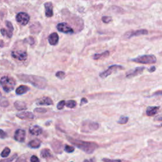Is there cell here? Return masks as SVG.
<instances>
[{"mask_svg": "<svg viewBox=\"0 0 162 162\" xmlns=\"http://www.w3.org/2000/svg\"><path fill=\"white\" fill-rule=\"evenodd\" d=\"M65 105V101L64 100L60 101L57 105V108L58 110H62L64 108Z\"/></svg>", "mask_w": 162, "mask_h": 162, "instance_id": "cell-35", "label": "cell"}, {"mask_svg": "<svg viewBox=\"0 0 162 162\" xmlns=\"http://www.w3.org/2000/svg\"><path fill=\"white\" fill-rule=\"evenodd\" d=\"M16 116L22 120H30L33 119L34 118V115L33 113L31 112H23L18 113L16 115Z\"/></svg>", "mask_w": 162, "mask_h": 162, "instance_id": "cell-15", "label": "cell"}, {"mask_svg": "<svg viewBox=\"0 0 162 162\" xmlns=\"http://www.w3.org/2000/svg\"><path fill=\"white\" fill-rule=\"evenodd\" d=\"M40 156H41L43 158H49L52 156V155H51L50 150L48 148H45V149L42 150L41 151H40Z\"/></svg>", "mask_w": 162, "mask_h": 162, "instance_id": "cell-26", "label": "cell"}, {"mask_svg": "<svg viewBox=\"0 0 162 162\" xmlns=\"http://www.w3.org/2000/svg\"><path fill=\"white\" fill-rule=\"evenodd\" d=\"M5 25L7 27V37L8 38H11L13 36V30H14V28H13V26L11 22L10 21H6L5 22Z\"/></svg>", "mask_w": 162, "mask_h": 162, "instance_id": "cell-25", "label": "cell"}, {"mask_svg": "<svg viewBox=\"0 0 162 162\" xmlns=\"http://www.w3.org/2000/svg\"><path fill=\"white\" fill-rule=\"evenodd\" d=\"M145 69V67H136L133 69H131L126 73V77L132 78V77H136L138 75L141 74V73H143V70Z\"/></svg>", "mask_w": 162, "mask_h": 162, "instance_id": "cell-12", "label": "cell"}, {"mask_svg": "<svg viewBox=\"0 0 162 162\" xmlns=\"http://www.w3.org/2000/svg\"><path fill=\"white\" fill-rule=\"evenodd\" d=\"M17 22L21 26H26L30 20V16L25 12H19L16 15Z\"/></svg>", "mask_w": 162, "mask_h": 162, "instance_id": "cell-6", "label": "cell"}, {"mask_svg": "<svg viewBox=\"0 0 162 162\" xmlns=\"http://www.w3.org/2000/svg\"><path fill=\"white\" fill-rule=\"evenodd\" d=\"M110 55V52L108 51H105L104 52H103L102 53H97V54H94L93 56V58L95 60H99L101 59H103L105 58L108 57V56Z\"/></svg>", "mask_w": 162, "mask_h": 162, "instance_id": "cell-23", "label": "cell"}, {"mask_svg": "<svg viewBox=\"0 0 162 162\" xmlns=\"http://www.w3.org/2000/svg\"><path fill=\"white\" fill-rule=\"evenodd\" d=\"M129 120V118L127 117H125V116H122L120 117V118H119L118 123L119 124H126L127 123V122Z\"/></svg>", "mask_w": 162, "mask_h": 162, "instance_id": "cell-31", "label": "cell"}, {"mask_svg": "<svg viewBox=\"0 0 162 162\" xmlns=\"http://www.w3.org/2000/svg\"><path fill=\"white\" fill-rule=\"evenodd\" d=\"M59 40V36L57 33L53 32L48 37V41L49 43L51 46H55L58 44Z\"/></svg>", "mask_w": 162, "mask_h": 162, "instance_id": "cell-18", "label": "cell"}, {"mask_svg": "<svg viewBox=\"0 0 162 162\" xmlns=\"http://www.w3.org/2000/svg\"><path fill=\"white\" fill-rule=\"evenodd\" d=\"M123 69H124V68L122 65H111L108 68L107 70L100 73L99 77L102 79H105V78H107V77H108L110 75H111L113 72H115L118 70H123Z\"/></svg>", "mask_w": 162, "mask_h": 162, "instance_id": "cell-5", "label": "cell"}, {"mask_svg": "<svg viewBox=\"0 0 162 162\" xmlns=\"http://www.w3.org/2000/svg\"><path fill=\"white\" fill-rule=\"evenodd\" d=\"M103 162H122L121 160H111L108 158H103Z\"/></svg>", "mask_w": 162, "mask_h": 162, "instance_id": "cell-38", "label": "cell"}, {"mask_svg": "<svg viewBox=\"0 0 162 162\" xmlns=\"http://www.w3.org/2000/svg\"><path fill=\"white\" fill-rule=\"evenodd\" d=\"M42 30V26L38 22H33L30 26V31L32 34H39Z\"/></svg>", "mask_w": 162, "mask_h": 162, "instance_id": "cell-16", "label": "cell"}, {"mask_svg": "<svg viewBox=\"0 0 162 162\" xmlns=\"http://www.w3.org/2000/svg\"><path fill=\"white\" fill-rule=\"evenodd\" d=\"M65 105L67 107L69 108H74L76 107L77 105V103L76 101L74 100H69L67 102H65Z\"/></svg>", "mask_w": 162, "mask_h": 162, "instance_id": "cell-28", "label": "cell"}, {"mask_svg": "<svg viewBox=\"0 0 162 162\" xmlns=\"http://www.w3.org/2000/svg\"><path fill=\"white\" fill-rule=\"evenodd\" d=\"M156 70V67L155 66H152L151 67V68L149 69V72H153Z\"/></svg>", "mask_w": 162, "mask_h": 162, "instance_id": "cell-45", "label": "cell"}, {"mask_svg": "<svg viewBox=\"0 0 162 162\" xmlns=\"http://www.w3.org/2000/svg\"><path fill=\"white\" fill-rule=\"evenodd\" d=\"M11 153V150L8 147L5 148V149L3 150V151L1 153V156L3 158H7L9 156V155Z\"/></svg>", "mask_w": 162, "mask_h": 162, "instance_id": "cell-29", "label": "cell"}, {"mask_svg": "<svg viewBox=\"0 0 162 162\" xmlns=\"http://www.w3.org/2000/svg\"><path fill=\"white\" fill-rule=\"evenodd\" d=\"M99 125L97 122H86L83 124L82 131L83 132H91L95 131L99 129Z\"/></svg>", "mask_w": 162, "mask_h": 162, "instance_id": "cell-7", "label": "cell"}, {"mask_svg": "<svg viewBox=\"0 0 162 162\" xmlns=\"http://www.w3.org/2000/svg\"><path fill=\"white\" fill-rule=\"evenodd\" d=\"M64 151L68 153H71L75 151V148L73 146H71L69 145H65L64 146Z\"/></svg>", "mask_w": 162, "mask_h": 162, "instance_id": "cell-34", "label": "cell"}, {"mask_svg": "<svg viewBox=\"0 0 162 162\" xmlns=\"http://www.w3.org/2000/svg\"><path fill=\"white\" fill-rule=\"evenodd\" d=\"M51 147L55 151V153L57 154H61L62 153L64 150V146L63 144L61 141L57 140V139H53L51 142Z\"/></svg>", "mask_w": 162, "mask_h": 162, "instance_id": "cell-10", "label": "cell"}, {"mask_svg": "<svg viewBox=\"0 0 162 162\" xmlns=\"http://www.w3.org/2000/svg\"><path fill=\"white\" fill-rule=\"evenodd\" d=\"M0 84L6 93H10L13 91L16 85L15 80L8 75L3 76L0 79Z\"/></svg>", "mask_w": 162, "mask_h": 162, "instance_id": "cell-3", "label": "cell"}, {"mask_svg": "<svg viewBox=\"0 0 162 162\" xmlns=\"http://www.w3.org/2000/svg\"><path fill=\"white\" fill-rule=\"evenodd\" d=\"M45 15L46 17H51L53 15V7L51 2L45 3Z\"/></svg>", "mask_w": 162, "mask_h": 162, "instance_id": "cell-17", "label": "cell"}, {"mask_svg": "<svg viewBox=\"0 0 162 162\" xmlns=\"http://www.w3.org/2000/svg\"><path fill=\"white\" fill-rule=\"evenodd\" d=\"M88 103V100L86 99V98H83L82 99H81V102H80V106H83V105H84V104H86Z\"/></svg>", "mask_w": 162, "mask_h": 162, "instance_id": "cell-42", "label": "cell"}, {"mask_svg": "<svg viewBox=\"0 0 162 162\" xmlns=\"http://www.w3.org/2000/svg\"><path fill=\"white\" fill-rule=\"evenodd\" d=\"M1 33H2V34L3 36H7V29H1Z\"/></svg>", "mask_w": 162, "mask_h": 162, "instance_id": "cell-43", "label": "cell"}, {"mask_svg": "<svg viewBox=\"0 0 162 162\" xmlns=\"http://www.w3.org/2000/svg\"><path fill=\"white\" fill-rule=\"evenodd\" d=\"M8 136V134L2 129H0V137L2 139H5Z\"/></svg>", "mask_w": 162, "mask_h": 162, "instance_id": "cell-39", "label": "cell"}, {"mask_svg": "<svg viewBox=\"0 0 162 162\" xmlns=\"http://www.w3.org/2000/svg\"><path fill=\"white\" fill-rule=\"evenodd\" d=\"M71 162H73V161H71Z\"/></svg>", "mask_w": 162, "mask_h": 162, "instance_id": "cell-47", "label": "cell"}, {"mask_svg": "<svg viewBox=\"0 0 162 162\" xmlns=\"http://www.w3.org/2000/svg\"><path fill=\"white\" fill-rule=\"evenodd\" d=\"M26 132L23 129H17L14 134V139L19 143H24L26 140Z\"/></svg>", "mask_w": 162, "mask_h": 162, "instance_id": "cell-11", "label": "cell"}, {"mask_svg": "<svg viewBox=\"0 0 162 162\" xmlns=\"http://www.w3.org/2000/svg\"><path fill=\"white\" fill-rule=\"evenodd\" d=\"M34 112L39 113H45L47 112V109L44 108H36L34 109Z\"/></svg>", "mask_w": 162, "mask_h": 162, "instance_id": "cell-37", "label": "cell"}, {"mask_svg": "<svg viewBox=\"0 0 162 162\" xmlns=\"http://www.w3.org/2000/svg\"><path fill=\"white\" fill-rule=\"evenodd\" d=\"M36 104L37 105H51L53 104L52 99L49 97H43L39 99L36 101Z\"/></svg>", "mask_w": 162, "mask_h": 162, "instance_id": "cell-14", "label": "cell"}, {"mask_svg": "<svg viewBox=\"0 0 162 162\" xmlns=\"http://www.w3.org/2000/svg\"><path fill=\"white\" fill-rule=\"evenodd\" d=\"M112 18L111 17H108V16H104L102 17V21L105 23V24H108L110 22H112Z\"/></svg>", "mask_w": 162, "mask_h": 162, "instance_id": "cell-36", "label": "cell"}, {"mask_svg": "<svg viewBox=\"0 0 162 162\" xmlns=\"http://www.w3.org/2000/svg\"><path fill=\"white\" fill-rule=\"evenodd\" d=\"M17 156H18L17 154L15 153V154H14L13 155H12V156H10V158L1 160H0V162H12V161H13L15 158H17Z\"/></svg>", "mask_w": 162, "mask_h": 162, "instance_id": "cell-32", "label": "cell"}, {"mask_svg": "<svg viewBox=\"0 0 162 162\" xmlns=\"http://www.w3.org/2000/svg\"><path fill=\"white\" fill-rule=\"evenodd\" d=\"M133 62L142 64H152L156 62V58L153 55L139 56L138 57L131 59Z\"/></svg>", "mask_w": 162, "mask_h": 162, "instance_id": "cell-4", "label": "cell"}, {"mask_svg": "<svg viewBox=\"0 0 162 162\" xmlns=\"http://www.w3.org/2000/svg\"><path fill=\"white\" fill-rule=\"evenodd\" d=\"M159 109V107H149L146 109V115L150 117L153 116L157 113Z\"/></svg>", "mask_w": 162, "mask_h": 162, "instance_id": "cell-24", "label": "cell"}, {"mask_svg": "<svg viewBox=\"0 0 162 162\" xmlns=\"http://www.w3.org/2000/svg\"><path fill=\"white\" fill-rule=\"evenodd\" d=\"M24 43L29 44L30 45H34L35 44V40H34V39L32 37L30 36V37H28L26 38L24 40Z\"/></svg>", "mask_w": 162, "mask_h": 162, "instance_id": "cell-30", "label": "cell"}, {"mask_svg": "<svg viewBox=\"0 0 162 162\" xmlns=\"http://www.w3.org/2000/svg\"><path fill=\"white\" fill-rule=\"evenodd\" d=\"M15 162H27V161L24 156H21L17 159Z\"/></svg>", "mask_w": 162, "mask_h": 162, "instance_id": "cell-40", "label": "cell"}, {"mask_svg": "<svg viewBox=\"0 0 162 162\" xmlns=\"http://www.w3.org/2000/svg\"><path fill=\"white\" fill-rule=\"evenodd\" d=\"M14 107L18 111L25 110L27 108L26 103L25 102H24V101H15V102L14 103Z\"/></svg>", "mask_w": 162, "mask_h": 162, "instance_id": "cell-20", "label": "cell"}, {"mask_svg": "<svg viewBox=\"0 0 162 162\" xmlns=\"http://www.w3.org/2000/svg\"><path fill=\"white\" fill-rule=\"evenodd\" d=\"M10 105V103L8 99H7L5 98H2L0 99V107H8Z\"/></svg>", "mask_w": 162, "mask_h": 162, "instance_id": "cell-27", "label": "cell"}, {"mask_svg": "<svg viewBox=\"0 0 162 162\" xmlns=\"http://www.w3.org/2000/svg\"><path fill=\"white\" fill-rule=\"evenodd\" d=\"M12 56L19 61H25L27 58V53L25 51L15 50L12 52Z\"/></svg>", "mask_w": 162, "mask_h": 162, "instance_id": "cell-8", "label": "cell"}, {"mask_svg": "<svg viewBox=\"0 0 162 162\" xmlns=\"http://www.w3.org/2000/svg\"><path fill=\"white\" fill-rule=\"evenodd\" d=\"M31 162H40V160L37 156L32 155L31 158Z\"/></svg>", "mask_w": 162, "mask_h": 162, "instance_id": "cell-41", "label": "cell"}, {"mask_svg": "<svg viewBox=\"0 0 162 162\" xmlns=\"http://www.w3.org/2000/svg\"><path fill=\"white\" fill-rule=\"evenodd\" d=\"M29 90H30V88L29 87L24 86V85H21L17 88L15 93L18 95H22V94H24L27 93Z\"/></svg>", "mask_w": 162, "mask_h": 162, "instance_id": "cell-22", "label": "cell"}, {"mask_svg": "<svg viewBox=\"0 0 162 162\" xmlns=\"http://www.w3.org/2000/svg\"><path fill=\"white\" fill-rule=\"evenodd\" d=\"M56 29L58 31L64 34H73L74 32V29L65 22L58 24L56 26Z\"/></svg>", "mask_w": 162, "mask_h": 162, "instance_id": "cell-9", "label": "cell"}, {"mask_svg": "<svg viewBox=\"0 0 162 162\" xmlns=\"http://www.w3.org/2000/svg\"><path fill=\"white\" fill-rule=\"evenodd\" d=\"M56 77L57 78H58L59 79L62 80V79H64L65 78L66 74H65V73L64 72H63V71H59V72H57L56 73Z\"/></svg>", "mask_w": 162, "mask_h": 162, "instance_id": "cell-33", "label": "cell"}, {"mask_svg": "<svg viewBox=\"0 0 162 162\" xmlns=\"http://www.w3.org/2000/svg\"><path fill=\"white\" fill-rule=\"evenodd\" d=\"M2 93H1V92H0V97H1V96H2Z\"/></svg>", "mask_w": 162, "mask_h": 162, "instance_id": "cell-46", "label": "cell"}, {"mask_svg": "<svg viewBox=\"0 0 162 162\" xmlns=\"http://www.w3.org/2000/svg\"><path fill=\"white\" fill-rule=\"evenodd\" d=\"M84 162H95V160H94V158L86 159V160H84Z\"/></svg>", "mask_w": 162, "mask_h": 162, "instance_id": "cell-44", "label": "cell"}, {"mask_svg": "<svg viewBox=\"0 0 162 162\" xmlns=\"http://www.w3.org/2000/svg\"><path fill=\"white\" fill-rule=\"evenodd\" d=\"M148 33V31L146 29H140L137 30L135 31H129L125 34L124 37L126 39H130L131 37H135V36H139L141 35H145Z\"/></svg>", "mask_w": 162, "mask_h": 162, "instance_id": "cell-13", "label": "cell"}, {"mask_svg": "<svg viewBox=\"0 0 162 162\" xmlns=\"http://www.w3.org/2000/svg\"><path fill=\"white\" fill-rule=\"evenodd\" d=\"M67 139L71 144L88 154L93 153L99 147L98 145L96 143H94V142L79 140L71 137H67Z\"/></svg>", "mask_w": 162, "mask_h": 162, "instance_id": "cell-2", "label": "cell"}, {"mask_svg": "<svg viewBox=\"0 0 162 162\" xmlns=\"http://www.w3.org/2000/svg\"><path fill=\"white\" fill-rule=\"evenodd\" d=\"M40 145H41V141L38 139H35L29 142L28 143V146L32 149H37L40 146Z\"/></svg>", "mask_w": 162, "mask_h": 162, "instance_id": "cell-21", "label": "cell"}, {"mask_svg": "<svg viewBox=\"0 0 162 162\" xmlns=\"http://www.w3.org/2000/svg\"><path fill=\"white\" fill-rule=\"evenodd\" d=\"M29 132L33 136H39L43 133V129L39 126H33L30 127Z\"/></svg>", "mask_w": 162, "mask_h": 162, "instance_id": "cell-19", "label": "cell"}, {"mask_svg": "<svg viewBox=\"0 0 162 162\" xmlns=\"http://www.w3.org/2000/svg\"><path fill=\"white\" fill-rule=\"evenodd\" d=\"M17 76L22 82L30 83L38 89H44L47 86V81L44 77L24 74H17Z\"/></svg>", "mask_w": 162, "mask_h": 162, "instance_id": "cell-1", "label": "cell"}]
</instances>
